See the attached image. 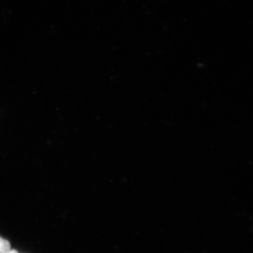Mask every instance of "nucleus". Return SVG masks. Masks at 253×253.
<instances>
[{
	"label": "nucleus",
	"instance_id": "obj_1",
	"mask_svg": "<svg viewBox=\"0 0 253 253\" xmlns=\"http://www.w3.org/2000/svg\"><path fill=\"white\" fill-rule=\"evenodd\" d=\"M11 251V246L9 243L0 237V253H9Z\"/></svg>",
	"mask_w": 253,
	"mask_h": 253
},
{
	"label": "nucleus",
	"instance_id": "obj_2",
	"mask_svg": "<svg viewBox=\"0 0 253 253\" xmlns=\"http://www.w3.org/2000/svg\"><path fill=\"white\" fill-rule=\"evenodd\" d=\"M9 253H18L17 252H16L15 251H12L9 252Z\"/></svg>",
	"mask_w": 253,
	"mask_h": 253
}]
</instances>
